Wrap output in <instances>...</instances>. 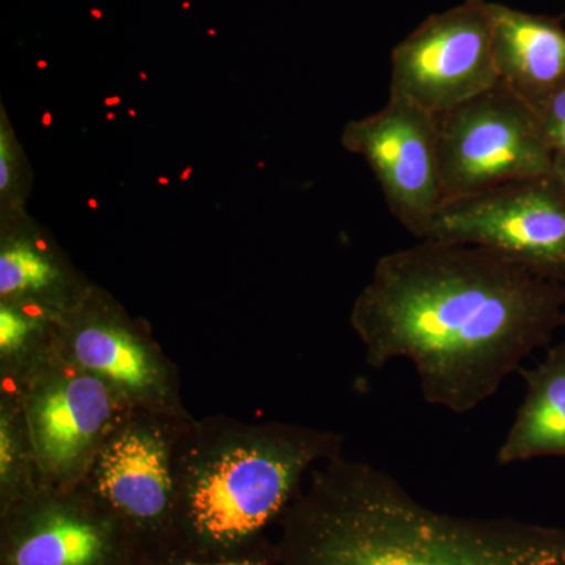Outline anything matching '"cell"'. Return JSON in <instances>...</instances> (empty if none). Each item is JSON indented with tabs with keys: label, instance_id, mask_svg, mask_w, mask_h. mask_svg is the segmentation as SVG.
I'll return each mask as SVG.
<instances>
[{
	"label": "cell",
	"instance_id": "ac0fdd59",
	"mask_svg": "<svg viewBox=\"0 0 565 565\" xmlns=\"http://www.w3.org/2000/svg\"><path fill=\"white\" fill-rule=\"evenodd\" d=\"M151 565H281L275 542L266 541L239 555L196 557L180 552L156 556Z\"/></svg>",
	"mask_w": 565,
	"mask_h": 565
},
{
	"label": "cell",
	"instance_id": "7a4b0ae2",
	"mask_svg": "<svg viewBox=\"0 0 565 565\" xmlns=\"http://www.w3.org/2000/svg\"><path fill=\"white\" fill-rule=\"evenodd\" d=\"M281 565H565V530L434 511L392 475L341 455L282 515Z\"/></svg>",
	"mask_w": 565,
	"mask_h": 565
},
{
	"label": "cell",
	"instance_id": "ba28073f",
	"mask_svg": "<svg viewBox=\"0 0 565 565\" xmlns=\"http://www.w3.org/2000/svg\"><path fill=\"white\" fill-rule=\"evenodd\" d=\"M426 241L486 248L565 285V181L539 174L446 203Z\"/></svg>",
	"mask_w": 565,
	"mask_h": 565
},
{
	"label": "cell",
	"instance_id": "3957f363",
	"mask_svg": "<svg viewBox=\"0 0 565 565\" xmlns=\"http://www.w3.org/2000/svg\"><path fill=\"white\" fill-rule=\"evenodd\" d=\"M343 444L302 424L193 418L174 451V552L233 556L269 541L311 471Z\"/></svg>",
	"mask_w": 565,
	"mask_h": 565
},
{
	"label": "cell",
	"instance_id": "277c9868",
	"mask_svg": "<svg viewBox=\"0 0 565 565\" xmlns=\"http://www.w3.org/2000/svg\"><path fill=\"white\" fill-rule=\"evenodd\" d=\"M17 394L44 487L81 484L107 435L128 412L114 392L54 348L17 377L0 381Z\"/></svg>",
	"mask_w": 565,
	"mask_h": 565
},
{
	"label": "cell",
	"instance_id": "ffe728a7",
	"mask_svg": "<svg viewBox=\"0 0 565 565\" xmlns=\"http://www.w3.org/2000/svg\"><path fill=\"white\" fill-rule=\"evenodd\" d=\"M564 2H565V0H564Z\"/></svg>",
	"mask_w": 565,
	"mask_h": 565
},
{
	"label": "cell",
	"instance_id": "8fae6325",
	"mask_svg": "<svg viewBox=\"0 0 565 565\" xmlns=\"http://www.w3.org/2000/svg\"><path fill=\"white\" fill-rule=\"evenodd\" d=\"M343 145L373 170L393 217L426 241L445 203L437 117L390 95L381 110L345 125Z\"/></svg>",
	"mask_w": 565,
	"mask_h": 565
},
{
	"label": "cell",
	"instance_id": "5b68a950",
	"mask_svg": "<svg viewBox=\"0 0 565 565\" xmlns=\"http://www.w3.org/2000/svg\"><path fill=\"white\" fill-rule=\"evenodd\" d=\"M437 126L444 204L553 173L541 117L501 81L437 115Z\"/></svg>",
	"mask_w": 565,
	"mask_h": 565
},
{
	"label": "cell",
	"instance_id": "30bf717a",
	"mask_svg": "<svg viewBox=\"0 0 565 565\" xmlns=\"http://www.w3.org/2000/svg\"><path fill=\"white\" fill-rule=\"evenodd\" d=\"M498 81L489 0H463L430 14L392 52L390 95L435 117Z\"/></svg>",
	"mask_w": 565,
	"mask_h": 565
},
{
	"label": "cell",
	"instance_id": "7c38bea8",
	"mask_svg": "<svg viewBox=\"0 0 565 565\" xmlns=\"http://www.w3.org/2000/svg\"><path fill=\"white\" fill-rule=\"evenodd\" d=\"M498 79L535 111L565 88V25L561 18L490 2Z\"/></svg>",
	"mask_w": 565,
	"mask_h": 565
},
{
	"label": "cell",
	"instance_id": "8992f818",
	"mask_svg": "<svg viewBox=\"0 0 565 565\" xmlns=\"http://www.w3.org/2000/svg\"><path fill=\"white\" fill-rule=\"evenodd\" d=\"M193 418L126 412L81 482L140 539L152 559L177 548L174 451Z\"/></svg>",
	"mask_w": 565,
	"mask_h": 565
},
{
	"label": "cell",
	"instance_id": "2e32d148",
	"mask_svg": "<svg viewBox=\"0 0 565 565\" xmlns=\"http://www.w3.org/2000/svg\"><path fill=\"white\" fill-rule=\"evenodd\" d=\"M55 319L36 308L0 302V381L17 377L54 348Z\"/></svg>",
	"mask_w": 565,
	"mask_h": 565
},
{
	"label": "cell",
	"instance_id": "e0dca14e",
	"mask_svg": "<svg viewBox=\"0 0 565 565\" xmlns=\"http://www.w3.org/2000/svg\"><path fill=\"white\" fill-rule=\"evenodd\" d=\"M25 163L20 145L14 139L13 129L2 110V125H0V199L7 207H17L21 202L22 192L25 191Z\"/></svg>",
	"mask_w": 565,
	"mask_h": 565
},
{
	"label": "cell",
	"instance_id": "d6986e66",
	"mask_svg": "<svg viewBox=\"0 0 565 565\" xmlns=\"http://www.w3.org/2000/svg\"><path fill=\"white\" fill-rule=\"evenodd\" d=\"M553 158V173L565 181V88L537 111Z\"/></svg>",
	"mask_w": 565,
	"mask_h": 565
},
{
	"label": "cell",
	"instance_id": "6da1fadb",
	"mask_svg": "<svg viewBox=\"0 0 565 565\" xmlns=\"http://www.w3.org/2000/svg\"><path fill=\"white\" fill-rule=\"evenodd\" d=\"M351 326L366 362L408 360L426 403L475 411L565 326V285L511 259L440 241L382 256Z\"/></svg>",
	"mask_w": 565,
	"mask_h": 565
},
{
	"label": "cell",
	"instance_id": "9a60e30c",
	"mask_svg": "<svg viewBox=\"0 0 565 565\" xmlns=\"http://www.w3.org/2000/svg\"><path fill=\"white\" fill-rule=\"evenodd\" d=\"M43 489L35 449L17 394L0 388V514Z\"/></svg>",
	"mask_w": 565,
	"mask_h": 565
},
{
	"label": "cell",
	"instance_id": "9c48e42d",
	"mask_svg": "<svg viewBox=\"0 0 565 565\" xmlns=\"http://www.w3.org/2000/svg\"><path fill=\"white\" fill-rule=\"evenodd\" d=\"M139 537L84 484L44 487L0 514V565H151Z\"/></svg>",
	"mask_w": 565,
	"mask_h": 565
},
{
	"label": "cell",
	"instance_id": "5bb4252c",
	"mask_svg": "<svg viewBox=\"0 0 565 565\" xmlns=\"http://www.w3.org/2000/svg\"><path fill=\"white\" fill-rule=\"evenodd\" d=\"M519 374L526 396L498 448L497 462L565 457V343L553 345L537 366L520 367Z\"/></svg>",
	"mask_w": 565,
	"mask_h": 565
},
{
	"label": "cell",
	"instance_id": "52a82bcc",
	"mask_svg": "<svg viewBox=\"0 0 565 565\" xmlns=\"http://www.w3.org/2000/svg\"><path fill=\"white\" fill-rule=\"evenodd\" d=\"M55 343L71 362L109 386L128 411L192 416L182 401L180 371L150 327L98 286L55 319Z\"/></svg>",
	"mask_w": 565,
	"mask_h": 565
},
{
	"label": "cell",
	"instance_id": "4fadbf2b",
	"mask_svg": "<svg viewBox=\"0 0 565 565\" xmlns=\"http://www.w3.org/2000/svg\"><path fill=\"white\" fill-rule=\"evenodd\" d=\"M93 285L32 225L10 217L0 239V302L25 305L61 318Z\"/></svg>",
	"mask_w": 565,
	"mask_h": 565
}]
</instances>
